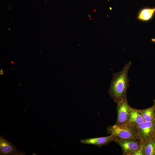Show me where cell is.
Returning <instances> with one entry per match:
<instances>
[{
    "label": "cell",
    "mask_w": 155,
    "mask_h": 155,
    "mask_svg": "<svg viewBox=\"0 0 155 155\" xmlns=\"http://www.w3.org/2000/svg\"><path fill=\"white\" fill-rule=\"evenodd\" d=\"M152 41L153 42H155V38H153L152 39Z\"/></svg>",
    "instance_id": "13"
},
{
    "label": "cell",
    "mask_w": 155,
    "mask_h": 155,
    "mask_svg": "<svg viewBox=\"0 0 155 155\" xmlns=\"http://www.w3.org/2000/svg\"><path fill=\"white\" fill-rule=\"evenodd\" d=\"M155 12V7H144L142 8L139 11L137 16L138 20L143 22H147L153 17Z\"/></svg>",
    "instance_id": "9"
},
{
    "label": "cell",
    "mask_w": 155,
    "mask_h": 155,
    "mask_svg": "<svg viewBox=\"0 0 155 155\" xmlns=\"http://www.w3.org/2000/svg\"><path fill=\"white\" fill-rule=\"evenodd\" d=\"M152 139L155 141V131L152 137Z\"/></svg>",
    "instance_id": "12"
},
{
    "label": "cell",
    "mask_w": 155,
    "mask_h": 155,
    "mask_svg": "<svg viewBox=\"0 0 155 155\" xmlns=\"http://www.w3.org/2000/svg\"><path fill=\"white\" fill-rule=\"evenodd\" d=\"M153 102H154V104L153 106H154V107L155 110V100H153Z\"/></svg>",
    "instance_id": "14"
},
{
    "label": "cell",
    "mask_w": 155,
    "mask_h": 155,
    "mask_svg": "<svg viewBox=\"0 0 155 155\" xmlns=\"http://www.w3.org/2000/svg\"><path fill=\"white\" fill-rule=\"evenodd\" d=\"M139 140L142 141L152 138L155 131V121H144L137 126Z\"/></svg>",
    "instance_id": "5"
},
{
    "label": "cell",
    "mask_w": 155,
    "mask_h": 155,
    "mask_svg": "<svg viewBox=\"0 0 155 155\" xmlns=\"http://www.w3.org/2000/svg\"><path fill=\"white\" fill-rule=\"evenodd\" d=\"M107 133L123 139H133L139 140L137 126L130 124L121 125L115 124L107 127Z\"/></svg>",
    "instance_id": "2"
},
{
    "label": "cell",
    "mask_w": 155,
    "mask_h": 155,
    "mask_svg": "<svg viewBox=\"0 0 155 155\" xmlns=\"http://www.w3.org/2000/svg\"><path fill=\"white\" fill-rule=\"evenodd\" d=\"M18 151L15 147L3 136H0V154L9 155L15 154Z\"/></svg>",
    "instance_id": "7"
},
{
    "label": "cell",
    "mask_w": 155,
    "mask_h": 155,
    "mask_svg": "<svg viewBox=\"0 0 155 155\" xmlns=\"http://www.w3.org/2000/svg\"><path fill=\"white\" fill-rule=\"evenodd\" d=\"M115 142L121 147L123 155H134L142 146L141 141L135 139L118 137Z\"/></svg>",
    "instance_id": "3"
},
{
    "label": "cell",
    "mask_w": 155,
    "mask_h": 155,
    "mask_svg": "<svg viewBox=\"0 0 155 155\" xmlns=\"http://www.w3.org/2000/svg\"><path fill=\"white\" fill-rule=\"evenodd\" d=\"M117 119L115 124L121 125L130 124L129 112L131 108L129 104L127 97L117 104Z\"/></svg>",
    "instance_id": "4"
},
{
    "label": "cell",
    "mask_w": 155,
    "mask_h": 155,
    "mask_svg": "<svg viewBox=\"0 0 155 155\" xmlns=\"http://www.w3.org/2000/svg\"><path fill=\"white\" fill-rule=\"evenodd\" d=\"M141 141L143 155H154L155 141L152 138Z\"/></svg>",
    "instance_id": "10"
},
{
    "label": "cell",
    "mask_w": 155,
    "mask_h": 155,
    "mask_svg": "<svg viewBox=\"0 0 155 155\" xmlns=\"http://www.w3.org/2000/svg\"><path fill=\"white\" fill-rule=\"evenodd\" d=\"M140 111L144 121L152 122L155 121V110L153 105L151 107Z\"/></svg>",
    "instance_id": "11"
},
{
    "label": "cell",
    "mask_w": 155,
    "mask_h": 155,
    "mask_svg": "<svg viewBox=\"0 0 155 155\" xmlns=\"http://www.w3.org/2000/svg\"><path fill=\"white\" fill-rule=\"evenodd\" d=\"M130 124L138 126L144 121L140 110L131 107L129 112Z\"/></svg>",
    "instance_id": "8"
},
{
    "label": "cell",
    "mask_w": 155,
    "mask_h": 155,
    "mask_svg": "<svg viewBox=\"0 0 155 155\" xmlns=\"http://www.w3.org/2000/svg\"><path fill=\"white\" fill-rule=\"evenodd\" d=\"M118 137L115 136L110 135L106 137L82 139L80 142L83 144H92L100 147L107 145L111 142H115Z\"/></svg>",
    "instance_id": "6"
},
{
    "label": "cell",
    "mask_w": 155,
    "mask_h": 155,
    "mask_svg": "<svg viewBox=\"0 0 155 155\" xmlns=\"http://www.w3.org/2000/svg\"><path fill=\"white\" fill-rule=\"evenodd\" d=\"M154 155H155V154H154Z\"/></svg>",
    "instance_id": "15"
},
{
    "label": "cell",
    "mask_w": 155,
    "mask_h": 155,
    "mask_svg": "<svg viewBox=\"0 0 155 155\" xmlns=\"http://www.w3.org/2000/svg\"><path fill=\"white\" fill-rule=\"evenodd\" d=\"M131 64V62H129L121 71L113 73L108 92L117 104L127 97V90L129 85L128 72Z\"/></svg>",
    "instance_id": "1"
}]
</instances>
